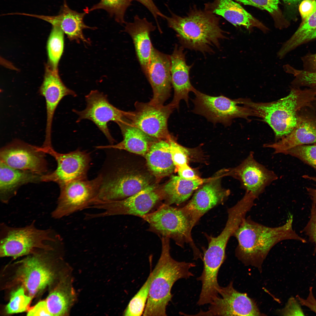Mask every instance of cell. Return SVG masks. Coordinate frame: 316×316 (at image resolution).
<instances>
[{"mask_svg": "<svg viewBox=\"0 0 316 316\" xmlns=\"http://www.w3.org/2000/svg\"><path fill=\"white\" fill-rule=\"evenodd\" d=\"M163 199L161 192L154 185H149L140 191L125 199L115 201H97L90 208L103 210L95 213H87L84 219L95 218L116 215H131L142 218L150 212L158 202Z\"/></svg>", "mask_w": 316, "mask_h": 316, "instance_id": "52a82bcc", "label": "cell"}, {"mask_svg": "<svg viewBox=\"0 0 316 316\" xmlns=\"http://www.w3.org/2000/svg\"><path fill=\"white\" fill-rule=\"evenodd\" d=\"M303 177L312 180L315 183L314 187H307L306 190L312 202V203L316 204V177L307 175L303 176Z\"/></svg>", "mask_w": 316, "mask_h": 316, "instance_id": "c3c4849f", "label": "cell"}, {"mask_svg": "<svg viewBox=\"0 0 316 316\" xmlns=\"http://www.w3.org/2000/svg\"><path fill=\"white\" fill-rule=\"evenodd\" d=\"M42 176L31 171L15 169L0 161V197L7 203L22 186L41 181Z\"/></svg>", "mask_w": 316, "mask_h": 316, "instance_id": "484cf974", "label": "cell"}, {"mask_svg": "<svg viewBox=\"0 0 316 316\" xmlns=\"http://www.w3.org/2000/svg\"><path fill=\"white\" fill-rule=\"evenodd\" d=\"M296 157L316 169V143L291 148L284 154Z\"/></svg>", "mask_w": 316, "mask_h": 316, "instance_id": "74e56055", "label": "cell"}, {"mask_svg": "<svg viewBox=\"0 0 316 316\" xmlns=\"http://www.w3.org/2000/svg\"><path fill=\"white\" fill-rule=\"evenodd\" d=\"M125 25L124 31L128 33L133 40L137 57L146 77L153 46L150 33L156 27L146 18H140L137 15L134 17L133 22H126Z\"/></svg>", "mask_w": 316, "mask_h": 316, "instance_id": "d4e9b609", "label": "cell"}, {"mask_svg": "<svg viewBox=\"0 0 316 316\" xmlns=\"http://www.w3.org/2000/svg\"><path fill=\"white\" fill-rule=\"evenodd\" d=\"M33 222L24 227L0 225V255L16 259L31 254L38 250H50L63 239L51 229H40Z\"/></svg>", "mask_w": 316, "mask_h": 316, "instance_id": "5b68a950", "label": "cell"}, {"mask_svg": "<svg viewBox=\"0 0 316 316\" xmlns=\"http://www.w3.org/2000/svg\"><path fill=\"white\" fill-rule=\"evenodd\" d=\"M316 39V9L309 17L302 20L293 35L282 46L283 50L288 53L299 46Z\"/></svg>", "mask_w": 316, "mask_h": 316, "instance_id": "4dcf8cb0", "label": "cell"}, {"mask_svg": "<svg viewBox=\"0 0 316 316\" xmlns=\"http://www.w3.org/2000/svg\"></svg>", "mask_w": 316, "mask_h": 316, "instance_id": "f907efd6", "label": "cell"}, {"mask_svg": "<svg viewBox=\"0 0 316 316\" xmlns=\"http://www.w3.org/2000/svg\"><path fill=\"white\" fill-rule=\"evenodd\" d=\"M315 143L316 115L300 111L297 124L290 133L274 142L265 144L263 147L272 149L274 154H284L297 146Z\"/></svg>", "mask_w": 316, "mask_h": 316, "instance_id": "44dd1931", "label": "cell"}, {"mask_svg": "<svg viewBox=\"0 0 316 316\" xmlns=\"http://www.w3.org/2000/svg\"><path fill=\"white\" fill-rule=\"evenodd\" d=\"M161 253L153 271L149 293L143 316H166L167 305L171 300V289L174 283L181 279L194 276L190 271L196 266L194 262H179L170 253V239L160 238Z\"/></svg>", "mask_w": 316, "mask_h": 316, "instance_id": "3957f363", "label": "cell"}, {"mask_svg": "<svg viewBox=\"0 0 316 316\" xmlns=\"http://www.w3.org/2000/svg\"><path fill=\"white\" fill-rule=\"evenodd\" d=\"M296 298L301 305L308 307L316 314V299L313 295L312 287L309 288L308 295L307 298H303L298 295L296 296Z\"/></svg>", "mask_w": 316, "mask_h": 316, "instance_id": "f6af8a7d", "label": "cell"}, {"mask_svg": "<svg viewBox=\"0 0 316 316\" xmlns=\"http://www.w3.org/2000/svg\"><path fill=\"white\" fill-rule=\"evenodd\" d=\"M226 170L216 173L197 190L189 202L181 207L194 226L200 218L208 211L224 201L230 194L229 190L223 188L222 176Z\"/></svg>", "mask_w": 316, "mask_h": 316, "instance_id": "9a60e30c", "label": "cell"}, {"mask_svg": "<svg viewBox=\"0 0 316 316\" xmlns=\"http://www.w3.org/2000/svg\"><path fill=\"white\" fill-rule=\"evenodd\" d=\"M184 48L175 45L170 55L172 86L174 91L173 99L169 103L174 109H178L180 101L183 100L188 106L189 94L196 90L191 83L189 73L192 65L186 62Z\"/></svg>", "mask_w": 316, "mask_h": 316, "instance_id": "7402d4cb", "label": "cell"}, {"mask_svg": "<svg viewBox=\"0 0 316 316\" xmlns=\"http://www.w3.org/2000/svg\"><path fill=\"white\" fill-rule=\"evenodd\" d=\"M301 306L296 298L291 297L284 308L280 311V313L286 316H304V313Z\"/></svg>", "mask_w": 316, "mask_h": 316, "instance_id": "ab89813d", "label": "cell"}, {"mask_svg": "<svg viewBox=\"0 0 316 316\" xmlns=\"http://www.w3.org/2000/svg\"><path fill=\"white\" fill-rule=\"evenodd\" d=\"M64 32L60 28L53 26L48 41L47 49L49 65L54 69L57 66L63 49Z\"/></svg>", "mask_w": 316, "mask_h": 316, "instance_id": "836d02e7", "label": "cell"}, {"mask_svg": "<svg viewBox=\"0 0 316 316\" xmlns=\"http://www.w3.org/2000/svg\"><path fill=\"white\" fill-rule=\"evenodd\" d=\"M132 0H101L89 9H86L88 13L97 9H103L115 21L121 24H125L124 17L128 8L131 5Z\"/></svg>", "mask_w": 316, "mask_h": 316, "instance_id": "d6a6232c", "label": "cell"}, {"mask_svg": "<svg viewBox=\"0 0 316 316\" xmlns=\"http://www.w3.org/2000/svg\"><path fill=\"white\" fill-rule=\"evenodd\" d=\"M88 13L85 10L83 13L72 10L68 5L66 0H64L60 11L56 15L50 16L27 13L25 15L43 20L52 26L59 27L70 40L82 41L88 43L89 42L84 36L83 30L85 29L95 28L87 25L84 22V17Z\"/></svg>", "mask_w": 316, "mask_h": 316, "instance_id": "603a6c76", "label": "cell"}, {"mask_svg": "<svg viewBox=\"0 0 316 316\" xmlns=\"http://www.w3.org/2000/svg\"><path fill=\"white\" fill-rule=\"evenodd\" d=\"M284 71L294 77L291 82L293 87H305L316 92V73L297 69L288 64L285 66Z\"/></svg>", "mask_w": 316, "mask_h": 316, "instance_id": "d590c367", "label": "cell"}, {"mask_svg": "<svg viewBox=\"0 0 316 316\" xmlns=\"http://www.w3.org/2000/svg\"><path fill=\"white\" fill-rule=\"evenodd\" d=\"M102 181L99 173L95 178L74 181L60 187V193L52 218L58 219L89 208L95 200Z\"/></svg>", "mask_w": 316, "mask_h": 316, "instance_id": "ba28073f", "label": "cell"}, {"mask_svg": "<svg viewBox=\"0 0 316 316\" xmlns=\"http://www.w3.org/2000/svg\"><path fill=\"white\" fill-rule=\"evenodd\" d=\"M75 298V292L70 283L62 282L50 292L46 300L52 316L68 314Z\"/></svg>", "mask_w": 316, "mask_h": 316, "instance_id": "f546056e", "label": "cell"}, {"mask_svg": "<svg viewBox=\"0 0 316 316\" xmlns=\"http://www.w3.org/2000/svg\"><path fill=\"white\" fill-rule=\"evenodd\" d=\"M149 225L148 230L157 235L160 238L172 239L178 246L183 248L189 243L193 253L194 259L202 258V255L193 240L191 231L194 227L181 208L163 203L154 211L142 218Z\"/></svg>", "mask_w": 316, "mask_h": 316, "instance_id": "8992f818", "label": "cell"}, {"mask_svg": "<svg viewBox=\"0 0 316 316\" xmlns=\"http://www.w3.org/2000/svg\"><path fill=\"white\" fill-rule=\"evenodd\" d=\"M293 216L291 214L284 224L275 227L267 226L245 217L233 235L238 243L236 256L246 265L259 267L278 243L289 240L306 243L293 229Z\"/></svg>", "mask_w": 316, "mask_h": 316, "instance_id": "6da1fadb", "label": "cell"}, {"mask_svg": "<svg viewBox=\"0 0 316 316\" xmlns=\"http://www.w3.org/2000/svg\"><path fill=\"white\" fill-rule=\"evenodd\" d=\"M168 141L172 159L176 169H177L183 165L188 164L190 153L187 148L178 144L173 137Z\"/></svg>", "mask_w": 316, "mask_h": 316, "instance_id": "f35d334b", "label": "cell"}, {"mask_svg": "<svg viewBox=\"0 0 316 316\" xmlns=\"http://www.w3.org/2000/svg\"><path fill=\"white\" fill-rule=\"evenodd\" d=\"M150 272L149 276L138 291L130 301L124 310V316H140L143 314L149 293L151 281Z\"/></svg>", "mask_w": 316, "mask_h": 316, "instance_id": "e575fe53", "label": "cell"}, {"mask_svg": "<svg viewBox=\"0 0 316 316\" xmlns=\"http://www.w3.org/2000/svg\"><path fill=\"white\" fill-rule=\"evenodd\" d=\"M166 16L169 26L176 32L184 48L204 54L213 53L220 47V42L227 38L220 28L215 14L205 9L194 8L181 16L171 12Z\"/></svg>", "mask_w": 316, "mask_h": 316, "instance_id": "7a4b0ae2", "label": "cell"}, {"mask_svg": "<svg viewBox=\"0 0 316 316\" xmlns=\"http://www.w3.org/2000/svg\"><path fill=\"white\" fill-rule=\"evenodd\" d=\"M226 174L238 180L245 192L252 194L257 199L278 178L273 171L258 162L252 152L238 166L227 170Z\"/></svg>", "mask_w": 316, "mask_h": 316, "instance_id": "ac0fdd59", "label": "cell"}, {"mask_svg": "<svg viewBox=\"0 0 316 316\" xmlns=\"http://www.w3.org/2000/svg\"><path fill=\"white\" fill-rule=\"evenodd\" d=\"M177 170L178 176L183 179L193 180L200 178L188 165V164L179 167Z\"/></svg>", "mask_w": 316, "mask_h": 316, "instance_id": "7dc6e473", "label": "cell"}, {"mask_svg": "<svg viewBox=\"0 0 316 316\" xmlns=\"http://www.w3.org/2000/svg\"><path fill=\"white\" fill-rule=\"evenodd\" d=\"M85 99L86 107L84 110H73L78 116L77 122L86 119L92 121L112 145L114 140L110 132L108 123L110 121L117 123L123 121L127 111L120 110L112 105L106 95L97 90L91 91L85 96Z\"/></svg>", "mask_w": 316, "mask_h": 316, "instance_id": "2e32d148", "label": "cell"}, {"mask_svg": "<svg viewBox=\"0 0 316 316\" xmlns=\"http://www.w3.org/2000/svg\"><path fill=\"white\" fill-rule=\"evenodd\" d=\"M192 100L194 107L192 112L205 118L216 124L220 123L225 126H229L234 118L248 119L250 116L258 117L251 108L239 106L236 99H232L223 95L213 96L196 90Z\"/></svg>", "mask_w": 316, "mask_h": 316, "instance_id": "9c48e42d", "label": "cell"}, {"mask_svg": "<svg viewBox=\"0 0 316 316\" xmlns=\"http://www.w3.org/2000/svg\"><path fill=\"white\" fill-rule=\"evenodd\" d=\"M302 0H283L288 9H291L299 4Z\"/></svg>", "mask_w": 316, "mask_h": 316, "instance_id": "681fc988", "label": "cell"}, {"mask_svg": "<svg viewBox=\"0 0 316 316\" xmlns=\"http://www.w3.org/2000/svg\"><path fill=\"white\" fill-rule=\"evenodd\" d=\"M136 1L144 5L150 12L155 19L158 27V18L160 17L165 19L166 16L162 13L152 0H132Z\"/></svg>", "mask_w": 316, "mask_h": 316, "instance_id": "bcb514c9", "label": "cell"}, {"mask_svg": "<svg viewBox=\"0 0 316 316\" xmlns=\"http://www.w3.org/2000/svg\"><path fill=\"white\" fill-rule=\"evenodd\" d=\"M28 316H52L47 307L46 300L41 301L30 309Z\"/></svg>", "mask_w": 316, "mask_h": 316, "instance_id": "ee69618b", "label": "cell"}, {"mask_svg": "<svg viewBox=\"0 0 316 316\" xmlns=\"http://www.w3.org/2000/svg\"><path fill=\"white\" fill-rule=\"evenodd\" d=\"M146 77L153 93L149 102L155 105H164L170 97L172 87L170 56L152 46Z\"/></svg>", "mask_w": 316, "mask_h": 316, "instance_id": "d6986e66", "label": "cell"}, {"mask_svg": "<svg viewBox=\"0 0 316 316\" xmlns=\"http://www.w3.org/2000/svg\"><path fill=\"white\" fill-rule=\"evenodd\" d=\"M304 71L316 73V53H309L301 58Z\"/></svg>", "mask_w": 316, "mask_h": 316, "instance_id": "7bdbcfd3", "label": "cell"}, {"mask_svg": "<svg viewBox=\"0 0 316 316\" xmlns=\"http://www.w3.org/2000/svg\"><path fill=\"white\" fill-rule=\"evenodd\" d=\"M168 140L155 141L150 146L145 156L149 170L157 178L170 175L176 169Z\"/></svg>", "mask_w": 316, "mask_h": 316, "instance_id": "83f0119b", "label": "cell"}, {"mask_svg": "<svg viewBox=\"0 0 316 316\" xmlns=\"http://www.w3.org/2000/svg\"><path fill=\"white\" fill-rule=\"evenodd\" d=\"M51 250L36 251L20 262L16 272L17 279L31 297L49 286L55 278L54 271L48 261Z\"/></svg>", "mask_w": 316, "mask_h": 316, "instance_id": "4fadbf2b", "label": "cell"}, {"mask_svg": "<svg viewBox=\"0 0 316 316\" xmlns=\"http://www.w3.org/2000/svg\"><path fill=\"white\" fill-rule=\"evenodd\" d=\"M208 178L188 180L179 176H172L165 185L162 191L164 203L171 205H180L188 200L194 191L197 189Z\"/></svg>", "mask_w": 316, "mask_h": 316, "instance_id": "f1b7e54d", "label": "cell"}, {"mask_svg": "<svg viewBox=\"0 0 316 316\" xmlns=\"http://www.w3.org/2000/svg\"><path fill=\"white\" fill-rule=\"evenodd\" d=\"M100 173L102 176V181L94 202L123 199L150 185L147 178L142 175L115 172L105 164Z\"/></svg>", "mask_w": 316, "mask_h": 316, "instance_id": "7c38bea8", "label": "cell"}, {"mask_svg": "<svg viewBox=\"0 0 316 316\" xmlns=\"http://www.w3.org/2000/svg\"><path fill=\"white\" fill-rule=\"evenodd\" d=\"M39 92L46 100L47 123L44 142L49 144L51 143L52 120L58 104L64 97H75L76 94L64 85L58 75V70L53 69L49 65L46 68L44 79Z\"/></svg>", "mask_w": 316, "mask_h": 316, "instance_id": "ffe728a7", "label": "cell"}, {"mask_svg": "<svg viewBox=\"0 0 316 316\" xmlns=\"http://www.w3.org/2000/svg\"><path fill=\"white\" fill-rule=\"evenodd\" d=\"M44 152L51 155L57 163L56 169L41 176V181L53 182L59 187L70 182L87 179L91 158L89 152L78 149L66 153L55 151L52 146L42 147Z\"/></svg>", "mask_w": 316, "mask_h": 316, "instance_id": "8fae6325", "label": "cell"}, {"mask_svg": "<svg viewBox=\"0 0 316 316\" xmlns=\"http://www.w3.org/2000/svg\"><path fill=\"white\" fill-rule=\"evenodd\" d=\"M316 9V0H302L299 6V11L302 20L310 16Z\"/></svg>", "mask_w": 316, "mask_h": 316, "instance_id": "b9f144b4", "label": "cell"}, {"mask_svg": "<svg viewBox=\"0 0 316 316\" xmlns=\"http://www.w3.org/2000/svg\"><path fill=\"white\" fill-rule=\"evenodd\" d=\"M135 109L127 111L124 121L158 140L172 138L168 128V121L174 109L169 104L159 105L136 102Z\"/></svg>", "mask_w": 316, "mask_h": 316, "instance_id": "30bf717a", "label": "cell"}, {"mask_svg": "<svg viewBox=\"0 0 316 316\" xmlns=\"http://www.w3.org/2000/svg\"><path fill=\"white\" fill-rule=\"evenodd\" d=\"M303 231L310 241L314 243L316 251V204L312 203L310 219Z\"/></svg>", "mask_w": 316, "mask_h": 316, "instance_id": "60d3db41", "label": "cell"}, {"mask_svg": "<svg viewBox=\"0 0 316 316\" xmlns=\"http://www.w3.org/2000/svg\"><path fill=\"white\" fill-rule=\"evenodd\" d=\"M116 123L119 126L122 134V141L115 145L97 146L96 148L124 150L145 157L151 144L158 140L125 121Z\"/></svg>", "mask_w": 316, "mask_h": 316, "instance_id": "4316f807", "label": "cell"}, {"mask_svg": "<svg viewBox=\"0 0 316 316\" xmlns=\"http://www.w3.org/2000/svg\"><path fill=\"white\" fill-rule=\"evenodd\" d=\"M45 153L41 147L16 140L1 149L0 161L12 168L42 176L48 169Z\"/></svg>", "mask_w": 316, "mask_h": 316, "instance_id": "e0dca14e", "label": "cell"}, {"mask_svg": "<svg viewBox=\"0 0 316 316\" xmlns=\"http://www.w3.org/2000/svg\"><path fill=\"white\" fill-rule=\"evenodd\" d=\"M245 5L251 6L268 12L273 18L276 27L280 29L287 28L289 23L279 8V0H234Z\"/></svg>", "mask_w": 316, "mask_h": 316, "instance_id": "1f68e13d", "label": "cell"}, {"mask_svg": "<svg viewBox=\"0 0 316 316\" xmlns=\"http://www.w3.org/2000/svg\"><path fill=\"white\" fill-rule=\"evenodd\" d=\"M316 99V92L305 88L292 87L289 94L279 100L256 102L246 98L236 99L238 104L252 109L273 129L276 140L290 133L296 126L299 111L311 106Z\"/></svg>", "mask_w": 316, "mask_h": 316, "instance_id": "277c9868", "label": "cell"}, {"mask_svg": "<svg viewBox=\"0 0 316 316\" xmlns=\"http://www.w3.org/2000/svg\"><path fill=\"white\" fill-rule=\"evenodd\" d=\"M31 297L25 294L24 288H18L11 295L10 301L6 307L7 313L12 314L26 311L30 303Z\"/></svg>", "mask_w": 316, "mask_h": 316, "instance_id": "8d00e7d4", "label": "cell"}, {"mask_svg": "<svg viewBox=\"0 0 316 316\" xmlns=\"http://www.w3.org/2000/svg\"><path fill=\"white\" fill-rule=\"evenodd\" d=\"M206 311L201 310L196 316H260L255 302L246 293L233 288L232 281L219 288L218 295L209 304Z\"/></svg>", "mask_w": 316, "mask_h": 316, "instance_id": "5bb4252c", "label": "cell"}, {"mask_svg": "<svg viewBox=\"0 0 316 316\" xmlns=\"http://www.w3.org/2000/svg\"><path fill=\"white\" fill-rule=\"evenodd\" d=\"M205 10L220 16L235 26H242L251 32L258 28L264 33L269 29L233 0H212L205 5Z\"/></svg>", "mask_w": 316, "mask_h": 316, "instance_id": "cb8c5ba5", "label": "cell"}]
</instances>
